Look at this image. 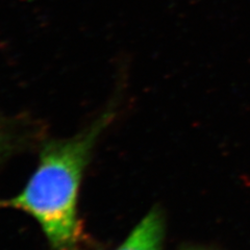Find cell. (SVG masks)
Here are the masks:
<instances>
[{
    "label": "cell",
    "instance_id": "6da1fadb",
    "mask_svg": "<svg viewBox=\"0 0 250 250\" xmlns=\"http://www.w3.org/2000/svg\"><path fill=\"white\" fill-rule=\"evenodd\" d=\"M108 117L104 116L72 139L46 143L40 164L25 189L2 203L33 216L56 250H74L77 244L78 188L92 148Z\"/></svg>",
    "mask_w": 250,
    "mask_h": 250
},
{
    "label": "cell",
    "instance_id": "7a4b0ae2",
    "mask_svg": "<svg viewBox=\"0 0 250 250\" xmlns=\"http://www.w3.org/2000/svg\"><path fill=\"white\" fill-rule=\"evenodd\" d=\"M163 238V217L158 209H153L117 250H161Z\"/></svg>",
    "mask_w": 250,
    "mask_h": 250
}]
</instances>
